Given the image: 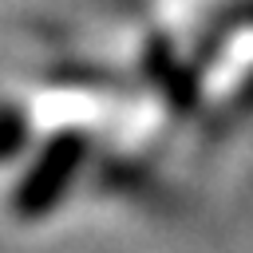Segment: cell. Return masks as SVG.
<instances>
[{"label": "cell", "instance_id": "cell-1", "mask_svg": "<svg viewBox=\"0 0 253 253\" xmlns=\"http://www.w3.org/2000/svg\"><path fill=\"white\" fill-rule=\"evenodd\" d=\"M75 162H79V138H75V134H63V138L47 150L43 166H40L36 174H28V186H24L20 210H43V206L59 194V186L67 182V174H71Z\"/></svg>", "mask_w": 253, "mask_h": 253}]
</instances>
